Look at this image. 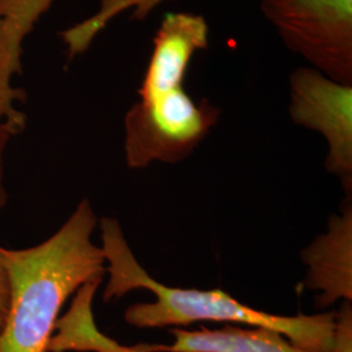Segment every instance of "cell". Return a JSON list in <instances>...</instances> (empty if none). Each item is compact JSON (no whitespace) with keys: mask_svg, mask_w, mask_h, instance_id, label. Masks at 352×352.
Listing matches in <instances>:
<instances>
[{"mask_svg":"<svg viewBox=\"0 0 352 352\" xmlns=\"http://www.w3.org/2000/svg\"><path fill=\"white\" fill-rule=\"evenodd\" d=\"M208 36L209 28L200 14H166L154 38V50L139 96L183 87L195 52L208 47Z\"/></svg>","mask_w":352,"mask_h":352,"instance_id":"obj_7","label":"cell"},{"mask_svg":"<svg viewBox=\"0 0 352 352\" xmlns=\"http://www.w3.org/2000/svg\"><path fill=\"white\" fill-rule=\"evenodd\" d=\"M1 39H3V23L0 17V58H1Z\"/></svg>","mask_w":352,"mask_h":352,"instance_id":"obj_15","label":"cell"},{"mask_svg":"<svg viewBox=\"0 0 352 352\" xmlns=\"http://www.w3.org/2000/svg\"><path fill=\"white\" fill-rule=\"evenodd\" d=\"M261 10L289 50L352 85V0H261Z\"/></svg>","mask_w":352,"mask_h":352,"instance_id":"obj_4","label":"cell"},{"mask_svg":"<svg viewBox=\"0 0 352 352\" xmlns=\"http://www.w3.org/2000/svg\"><path fill=\"white\" fill-rule=\"evenodd\" d=\"M54 0H0L3 23L0 58V119L24 126V113L14 103L21 98L20 90L12 87L14 75L21 69L23 42L38 19L49 10Z\"/></svg>","mask_w":352,"mask_h":352,"instance_id":"obj_9","label":"cell"},{"mask_svg":"<svg viewBox=\"0 0 352 352\" xmlns=\"http://www.w3.org/2000/svg\"><path fill=\"white\" fill-rule=\"evenodd\" d=\"M101 250L109 280L103 300L119 299L133 289H149L155 300L129 307L124 318L139 329L180 327L212 321L226 325L267 327L289 338L295 346L315 352H330L334 344L336 314L278 316L254 309L223 289L170 287L158 282L140 265L128 245L120 223L101 221Z\"/></svg>","mask_w":352,"mask_h":352,"instance_id":"obj_2","label":"cell"},{"mask_svg":"<svg viewBox=\"0 0 352 352\" xmlns=\"http://www.w3.org/2000/svg\"><path fill=\"white\" fill-rule=\"evenodd\" d=\"M307 265L304 286L320 292L318 308L334 302L352 300V209L346 206L342 213L330 218L327 232L317 236L302 251Z\"/></svg>","mask_w":352,"mask_h":352,"instance_id":"obj_6","label":"cell"},{"mask_svg":"<svg viewBox=\"0 0 352 352\" xmlns=\"http://www.w3.org/2000/svg\"><path fill=\"white\" fill-rule=\"evenodd\" d=\"M162 1L164 0H101V8L98 12L63 32L62 36L68 46L69 55L75 56L87 50L94 37L116 14L132 8V17L136 20H144Z\"/></svg>","mask_w":352,"mask_h":352,"instance_id":"obj_11","label":"cell"},{"mask_svg":"<svg viewBox=\"0 0 352 352\" xmlns=\"http://www.w3.org/2000/svg\"><path fill=\"white\" fill-rule=\"evenodd\" d=\"M20 132L19 128L7 120L0 119V212L8 201V195L4 183V153L13 135Z\"/></svg>","mask_w":352,"mask_h":352,"instance_id":"obj_13","label":"cell"},{"mask_svg":"<svg viewBox=\"0 0 352 352\" xmlns=\"http://www.w3.org/2000/svg\"><path fill=\"white\" fill-rule=\"evenodd\" d=\"M98 219L88 200L49 239L12 250L0 245L10 305L0 329V352H47L64 304L82 285L102 279L106 263L93 243Z\"/></svg>","mask_w":352,"mask_h":352,"instance_id":"obj_1","label":"cell"},{"mask_svg":"<svg viewBox=\"0 0 352 352\" xmlns=\"http://www.w3.org/2000/svg\"><path fill=\"white\" fill-rule=\"evenodd\" d=\"M101 282L90 280L76 291L71 307L55 324L47 352H139L138 344H120L97 327L93 300Z\"/></svg>","mask_w":352,"mask_h":352,"instance_id":"obj_10","label":"cell"},{"mask_svg":"<svg viewBox=\"0 0 352 352\" xmlns=\"http://www.w3.org/2000/svg\"><path fill=\"white\" fill-rule=\"evenodd\" d=\"M330 352H352L351 302H343L336 314L334 344Z\"/></svg>","mask_w":352,"mask_h":352,"instance_id":"obj_12","label":"cell"},{"mask_svg":"<svg viewBox=\"0 0 352 352\" xmlns=\"http://www.w3.org/2000/svg\"><path fill=\"white\" fill-rule=\"evenodd\" d=\"M168 344L140 343L139 352H315L295 346L289 338L267 327L225 325L221 329L187 330L173 327Z\"/></svg>","mask_w":352,"mask_h":352,"instance_id":"obj_8","label":"cell"},{"mask_svg":"<svg viewBox=\"0 0 352 352\" xmlns=\"http://www.w3.org/2000/svg\"><path fill=\"white\" fill-rule=\"evenodd\" d=\"M221 110L195 102L183 87L141 96L126 115V161L131 168L153 162L175 164L205 139Z\"/></svg>","mask_w":352,"mask_h":352,"instance_id":"obj_3","label":"cell"},{"mask_svg":"<svg viewBox=\"0 0 352 352\" xmlns=\"http://www.w3.org/2000/svg\"><path fill=\"white\" fill-rule=\"evenodd\" d=\"M289 96L294 123L325 138V167L351 192L352 85L336 82L315 68H298L289 76Z\"/></svg>","mask_w":352,"mask_h":352,"instance_id":"obj_5","label":"cell"},{"mask_svg":"<svg viewBox=\"0 0 352 352\" xmlns=\"http://www.w3.org/2000/svg\"><path fill=\"white\" fill-rule=\"evenodd\" d=\"M8 305H10V286H8L7 272L0 254V329L4 325L7 312H8Z\"/></svg>","mask_w":352,"mask_h":352,"instance_id":"obj_14","label":"cell"}]
</instances>
